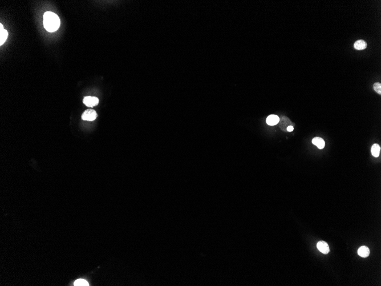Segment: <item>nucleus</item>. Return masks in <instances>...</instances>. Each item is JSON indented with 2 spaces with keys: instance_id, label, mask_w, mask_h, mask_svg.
Instances as JSON below:
<instances>
[{
  "instance_id": "10",
  "label": "nucleus",
  "mask_w": 381,
  "mask_h": 286,
  "mask_svg": "<svg viewBox=\"0 0 381 286\" xmlns=\"http://www.w3.org/2000/svg\"><path fill=\"white\" fill-rule=\"evenodd\" d=\"M380 150H381V148L379 145L378 144H374L371 148V154L374 157H378L379 155Z\"/></svg>"
},
{
  "instance_id": "8",
  "label": "nucleus",
  "mask_w": 381,
  "mask_h": 286,
  "mask_svg": "<svg viewBox=\"0 0 381 286\" xmlns=\"http://www.w3.org/2000/svg\"><path fill=\"white\" fill-rule=\"evenodd\" d=\"M280 118L276 115H270L267 118V123L268 125L274 126L279 122Z\"/></svg>"
},
{
  "instance_id": "12",
  "label": "nucleus",
  "mask_w": 381,
  "mask_h": 286,
  "mask_svg": "<svg viewBox=\"0 0 381 286\" xmlns=\"http://www.w3.org/2000/svg\"><path fill=\"white\" fill-rule=\"evenodd\" d=\"M374 91L378 94H381V84L379 82H376L373 86Z\"/></svg>"
},
{
  "instance_id": "9",
  "label": "nucleus",
  "mask_w": 381,
  "mask_h": 286,
  "mask_svg": "<svg viewBox=\"0 0 381 286\" xmlns=\"http://www.w3.org/2000/svg\"><path fill=\"white\" fill-rule=\"evenodd\" d=\"M358 254L362 258H366L370 255V250L367 247H361L358 250Z\"/></svg>"
},
{
  "instance_id": "5",
  "label": "nucleus",
  "mask_w": 381,
  "mask_h": 286,
  "mask_svg": "<svg viewBox=\"0 0 381 286\" xmlns=\"http://www.w3.org/2000/svg\"><path fill=\"white\" fill-rule=\"evenodd\" d=\"M8 36V33L4 29L2 24H0V45L4 44Z\"/></svg>"
},
{
  "instance_id": "1",
  "label": "nucleus",
  "mask_w": 381,
  "mask_h": 286,
  "mask_svg": "<svg viewBox=\"0 0 381 286\" xmlns=\"http://www.w3.org/2000/svg\"><path fill=\"white\" fill-rule=\"evenodd\" d=\"M60 18L54 13L47 12L44 15V26L45 29L49 32H54L60 28Z\"/></svg>"
},
{
  "instance_id": "4",
  "label": "nucleus",
  "mask_w": 381,
  "mask_h": 286,
  "mask_svg": "<svg viewBox=\"0 0 381 286\" xmlns=\"http://www.w3.org/2000/svg\"><path fill=\"white\" fill-rule=\"evenodd\" d=\"M317 248L324 254H327L330 251V248L327 242L321 241L318 242L317 244Z\"/></svg>"
},
{
  "instance_id": "6",
  "label": "nucleus",
  "mask_w": 381,
  "mask_h": 286,
  "mask_svg": "<svg viewBox=\"0 0 381 286\" xmlns=\"http://www.w3.org/2000/svg\"><path fill=\"white\" fill-rule=\"evenodd\" d=\"M312 143L316 146L317 148L320 149L324 148L325 146V143L324 140L320 137H315L312 139Z\"/></svg>"
},
{
  "instance_id": "13",
  "label": "nucleus",
  "mask_w": 381,
  "mask_h": 286,
  "mask_svg": "<svg viewBox=\"0 0 381 286\" xmlns=\"http://www.w3.org/2000/svg\"><path fill=\"white\" fill-rule=\"evenodd\" d=\"M294 130V128L292 126H289L287 128V131L289 132H291L293 131Z\"/></svg>"
},
{
  "instance_id": "11",
  "label": "nucleus",
  "mask_w": 381,
  "mask_h": 286,
  "mask_svg": "<svg viewBox=\"0 0 381 286\" xmlns=\"http://www.w3.org/2000/svg\"><path fill=\"white\" fill-rule=\"evenodd\" d=\"M74 285L75 286H89V284L86 280L79 279L75 281Z\"/></svg>"
},
{
  "instance_id": "7",
  "label": "nucleus",
  "mask_w": 381,
  "mask_h": 286,
  "mask_svg": "<svg viewBox=\"0 0 381 286\" xmlns=\"http://www.w3.org/2000/svg\"><path fill=\"white\" fill-rule=\"evenodd\" d=\"M367 43L366 41L363 40H357L354 44V48L355 49L358 50H364L367 48Z\"/></svg>"
},
{
  "instance_id": "2",
  "label": "nucleus",
  "mask_w": 381,
  "mask_h": 286,
  "mask_svg": "<svg viewBox=\"0 0 381 286\" xmlns=\"http://www.w3.org/2000/svg\"><path fill=\"white\" fill-rule=\"evenodd\" d=\"M97 117V114L96 111L92 109H88L86 110L82 115V118L84 121H94Z\"/></svg>"
},
{
  "instance_id": "3",
  "label": "nucleus",
  "mask_w": 381,
  "mask_h": 286,
  "mask_svg": "<svg viewBox=\"0 0 381 286\" xmlns=\"http://www.w3.org/2000/svg\"><path fill=\"white\" fill-rule=\"evenodd\" d=\"M84 104L87 106V107H90V108H93L95 106H97L98 103H99V99L97 97H86L84 99Z\"/></svg>"
}]
</instances>
